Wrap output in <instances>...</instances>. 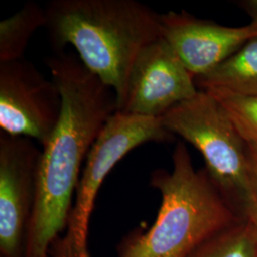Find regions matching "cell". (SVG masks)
<instances>
[{
  "label": "cell",
  "mask_w": 257,
  "mask_h": 257,
  "mask_svg": "<svg viewBox=\"0 0 257 257\" xmlns=\"http://www.w3.org/2000/svg\"><path fill=\"white\" fill-rule=\"evenodd\" d=\"M47 67L61 93L62 109L42 149L24 257H48L67 229L83 162L107 121L118 111L115 92L77 55L55 54L47 59Z\"/></svg>",
  "instance_id": "obj_1"
},
{
  "label": "cell",
  "mask_w": 257,
  "mask_h": 257,
  "mask_svg": "<svg viewBox=\"0 0 257 257\" xmlns=\"http://www.w3.org/2000/svg\"><path fill=\"white\" fill-rule=\"evenodd\" d=\"M45 10L55 54L74 47L85 67L115 92L119 110L135 60L162 37L161 15L136 0H54Z\"/></svg>",
  "instance_id": "obj_2"
},
{
  "label": "cell",
  "mask_w": 257,
  "mask_h": 257,
  "mask_svg": "<svg viewBox=\"0 0 257 257\" xmlns=\"http://www.w3.org/2000/svg\"><path fill=\"white\" fill-rule=\"evenodd\" d=\"M172 173L156 170L151 186L161 194L155 223L120 245L118 257H189L204 242L241 220L212 183L196 171L184 142L176 144Z\"/></svg>",
  "instance_id": "obj_3"
},
{
  "label": "cell",
  "mask_w": 257,
  "mask_h": 257,
  "mask_svg": "<svg viewBox=\"0 0 257 257\" xmlns=\"http://www.w3.org/2000/svg\"><path fill=\"white\" fill-rule=\"evenodd\" d=\"M168 132L199 151L212 183L233 206L242 208L253 193L248 145L220 103L204 91L179 103L161 117Z\"/></svg>",
  "instance_id": "obj_4"
},
{
  "label": "cell",
  "mask_w": 257,
  "mask_h": 257,
  "mask_svg": "<svg viewBox=\"0 0 257 257\" xmlns=\"http://www.w3.org/2000/svg\"><path fill=\"white\" fill-rule=\"evenodd\" d=\"M175 136L161 118L116 111L107 121L86 158L73 209L62 238L52 245L48 257H90L89 224L98 191L113 167L134 149L148 142H170Z\"/></svg>",
  "instance_id": "obj_5"
},
{
  "label": "cell",
  "mask_w": 257,
  "mask_h": 257,
  "mask_svg": "<svg viewBox=\"0 0 257 257\" xmlns=\"http://www.w3.org/2000/svg\"><path fill=\"white\" fill-rule=\"evenodd\" d=\"M61 93L25 58L0 63V128L15 137L36 140L42 147L60 117Z\"/></svg>",
  "instance_id": "obj_6"
},
{
  "label": "cell",
  "mask_w": 257,
  "mask_h": 257,
  "mask_svg": "<svg viewBox=\"0 0 257 257\" xmlns=\"http://www.w3.org/2000/svg\"><path fill=\"white\" fill-rule=\"evenodd\" d=\"M42 150L34 140L0 132V252L24 257Z\"/></svg>",
  "instance_id": "obj_7"
},
{
  "label": "cell",
  "mask_w": 257,
  "mask_h": 257,
  "mask_svg": "<svg viewBox=\"0 0 257 257\" xmlns=\"http://www.w3.org/2000/svg\"><path fill=\"white\" fill-rule=\"evenodd\" d=\"M198 91L194 75L165 39L160 37L145 47L135 60L118 111L161 118Z\"/></svg>",
  "instance_id": "obj_8"
},
{
  "label": "cell",
  "mask_w": 257,
  "mask_h": 257,
  "mask_svg": "<svg viewBox=\"0 0 257 257\" xmlns=\"http://www.w3.org/2000/svg\"><path fill=\"white\" fill-rule=\"evenodd\" d=\"M162 37L194 77L221 64L250 39L257 37V23L228 27L198 19L187 12L161 15Z\"/></svg>",
  "instance_id": "obj_9"
},
{
  "label": "cell",
  "mask_w": 257,
  "mask_h": 257,
  "mask_svg": "<svg viewBox=\"0 0 257 257\" xmlns=\"http://www.w3.org/2000/svg\"><path fill=\"white\" fill-rule=\"evenodd\" d=\"M194 81L199 91L220 90L257 96V37L210 72L194 77Z\"/></svg>",
  "instance_id": "obj_10"
},
{
  "label": "cell",
  "mask_w": 257,
  "mask_h": 257,
  "mask_svg": "<svg viewBox=\"0 0 257 257\" xmlns=\"http://www.w3.org/2000/svg\"><path fill=\"white\" fill-rule=\"evenodd\" d=\"M46 10L27 2L14 16L0 22V63L24 58L28 43L39 28L46 27Z\"/></svg>",
  "instance_id": "obj_11"
},
{
  "label": "cell",
  "mask_w": 257,
  "mask_h": 257,
  "mask_svg": "<svg viewBox=\"0 0 257 257\" xmlns=\"http://www.w3.org/2000/svg\"><path fill=\"white\" fill-rule=\"evenodd\" d=\"M189 257H257V242L251 228L242 218L208 239Z\"/></svg>",
  "instance_id": "obj_12"
},
{
  "label": "cell",
  "mask_w": 257,
  "mask_h": 257,
  "mask_svg": "<svg viewBox=\"0 0 257 257\" xmlns=\"http://www.w3.org/2000/svg\"><path fill=\"white\" fill-rule=\"evenodd\" d=\"M204 92L220 103L247 144L257 143V96H242L220 90Z\"/></svg>",
  "instance_id": "obj_13"
},
{
  "label": "cell",
  "mask_w": 257,
  "mask_h": 257,
  "mask_svg": "<svg viewBox=\"0 0 257 257\" xmlns=\"http://www.w3.org/2000/svg\"><path fill=\"white\" fill-rule=\"evenodd\" d=\"M242 216L251 228L257 242V192H253L243 204Z\"/></svg>",
  "instance_id": "obj_14"
},
{
  "label": "cell",
  "mask_w": 257,
  "mask_h": 257,
  "mask_svg": "<svg viewBox=\"0 0 257 257\" xmlns=\"http://www.w3.org/2000/svg\"><path fill=\"white\" fill-rule=\"evenodd\" d=\"M248 145V172L252 191L257 192V143H249Z\"/></svg>",
  "instance_id": "obj_15"
},
{
  "label": "cell",
  "mask_w": 257,
  "mask_h": 257,
  "mask_svg": "<svg viewBox=\"0 0 257 257\" xmlns=\"http://www.w3.org/2000/svg\"><path fill=\"white\" fill-rule=\"evenodd\" d=\"M237 5L251 19V22L257 23V0H241Z\"/></svg>",
  "instance_id": "obj_16"
}]
</instances>
